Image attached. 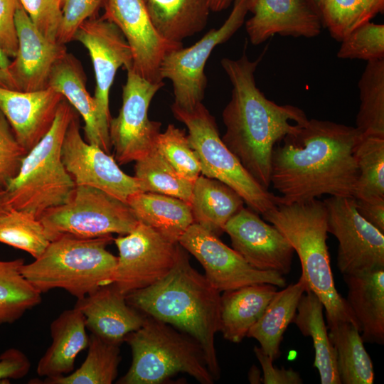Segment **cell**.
<instances>
[{
	"label": "cell",
	"mask_w": 384,
	"mask_h": 384,
	"mask_svg": "<svg viewBox=\"0 0 384 384\" xmlns=\"http://www.w3.org/2000/svg\"><path fill=\"white\" fill-rule=\"evenodd\" d=\"M362 134L355 127L308 119L273 149L270 185L279 204L323 195L354 197L358 169L354 156Z\"/></svg>",
	"instance_id": "1"
},
{
	"label": "cell",
	"mask_w": 384,
	"mask_h": 384,
	"mask_svg": "<svg viewBox=\"0 0 384 384\" xmlns=\"http://www.w3.org/2000/svg\"><path fill=\"white\" fill-rule=\"evenodd\" d=\"M262 58L250 60L244 49L238 59L220 60L232 85L230 100L222 113L225 132L221 139L250 176L268 190L274 146L309 119L299 107L278 105L259 90L255 73Z\"/></svg>",
	"instance_id": "2"
},
{
	"label": "cell",
	"mask_w": 384,
	"mask_h": 384,
	"mask_svg": "<svg viewBox=\"0 0 384 384\" xmlns=\"http://www.w3.org/2000/svg\"><path fill=\"white\" fill-rule=\"evenodd\" d=\"M220 292L191 265L179 244L175 263L160 280L126 295L127 302L143 314L169 324L201 346L213 378L220 375L215 336L220 326Z\"/></svg>",
	"instance_id": "3"
},
{
	"label": "cell",
	"mask_w": 384,
	"mask_h": 384,
	"mask_svg": "<svg viewBox=\"0 0 384 384\" xmlns=\"http://www.w3.org/2000/svg\"><path fill=\"white\" fill-rule=\"evenodd\" d=\"M288 240L297 252L302 276L308 288L321 301L328 324L350 321L359 325L346 299L335 287L327 240V208L317 198L308 201L278 204L262 215Z\"/></svg>",
	"instance_id": "4"
},
{
	"label": "cell",
	"mask_w": 384,
	"mask_h": 384,
	"mask_svg": "<svg viewBox=\"0 0 384 384\" xmlns=\"http://www.w3.org/2000/svg\"><path fill=\"white\" fill-rule=\"evenodd\" d=\"M112 235L82 238L60 236L45 251L20 268L23 276L41 294L60 288L78 299L111 284L117 257L107 250Z\"/></svg>",
	"instance_id": "5"
},
{
	"label": "cell",
	"mask_w": 384,
	"mask_h": 384,
	"mask_svg": "<svg viewBox=\"0 0 384 384\" xmlns=\"http://www.w3.org/2000/svg\"><path fill=\"white\" fill-rule=\"evenodd\" d=\"M75 113L64 99L51 128L26 154L18 174L5 188L11 208L39 218L46 210L68 200L75 183L65 169L61 149L67 128Z\"/></svg>",
	"instance_id": "6"
},
{
	"label": "cell",
	"mask_w": 384,
	"mask_h": 384,
	"mask_svg": "<svg viewBox=\"0 0 384 384\" xmlns=\"http://www.w3.org/2000/svg\"><path fill=\"white\" fill-rule=\"evenodd\" d=\"M132 361L119 384H159L185 373L202 384H212L201 346L174 326L146 316L142 326L125 338Z\"/></svg>",
	"instance_id": "7"
},
{
	"label": "cell",
	"mask_w": 384,
	"mask_h": 384,
	"mask_svg": "<svg viewBox=\"0 0 384 384\" xmlns=\"http://www.w3.org/2000/svg\"><path fill=\"white\" fill-rule=\"evenodd\" d=\"M171 111L188 129V139L199 160L202 175L232 188L258 214L263 215L279 204L278 196L261 186L223 143L215 117L203 102L190 110L171 105Z\"/></svg>",
	"instance_id": "8"
},
{
	"label": "cell",
	"mask_w": 384,
	"mask_h": 384,
	"mask_svg": "<svg viewBox=\"0 0 384 384\" xmlns=\"http://www.w3.org/2000/svg\"><path fill=\"white\" fill-rule=\"evenodd\" d=\"M39 220L50 241L63 235H124L139 223L127 203L88 186H75L65 203L46 210Z\"/></svg>",
	"instance_id": "9"
},
{
	"label": "cell",
	"mask_w": 384,
	"mask_h": 384,
	"mask_svg": "<svg viewBox=\"0 0 384 384\" xmlns=\"http://www.w3.org/2000/svg\"><path fill=\"white\" fill-rule=\"evenodd\" d=\"M233 9L218 28H212L198 41L188 48L169 53L160 66L162 80L169 79L173 85L172 106L190 110L201 103L207 85L206 63L213 49L228 41L243 25L247 0H234Z\"/></svg>",
	"instance_id": "10"
},
{
	"label": "cell",
	"mask_w": 384,
	"mask_h": 384,
	"mask_svg": "<svg viewBox=\"0 0 384 384\" xmlns=\"http://www.w3.org/2000/svg\"><path fill=\"white\" fill-rule=\"evenodd\" d=\"M127 72L121 108L109 124L110 141L118 164L135 161L155 148L161 126V122L149 119L148 112L164 82H151L132 68Z\"/></svg>",
	"instance_id": "11"
},
{
	"label": "cell",
	"mask_w": 384,
	"mask_h": 384,
	"mask_svg": "<svg viewBox=\"0 0 384 384\" xmlns=\"http://www.w3.org/2000/svg\"><path fill=\"white\" fill-rule=\"evenodd\" d=\"M114 242L119 255L111 284L125 295L160 280L175 263L178 243L142 222Z\"/></svg>",
	"instance_id": "12"
},
{
	"label": "cell",
	"mask_w": 384,
	"mask_h": 384,
	"mask_svg": "<svg viewBox=\"0 0 384 384\" xmlns=\"http://www.w3.org/2000/svg\"><path fill=\"white\" fill-rule=\"evenodd\" d=\"M327 231L338 241L337 266L343 275L384 268V233L357 211L354 197L330 196Z\"/></svg>",
	"instance_id": "13"
},
{
	"label": "cell",
	"mask_w": 384,
	"mask_h": 384,
	"mask_svg": "<svg viewBox=\"0 0 384 384\" xmlns=\"http://www.w3.org/2000/svg\"><path fill=\"white\" fill-rule=\"evenodd\" d=\"M73 41L80 42L89 52L96 81L94 98L99 127L102 140L110 151V90L118 69L124 67L128 70L132 67V51L118 27L103 16H95L82 23Z\"/></svg>",
	"instance_id": "14"
},
{
	"label": "cell",
	"mask_w": 384,
	"mask_h": 384,
	"mask_svg": "<svg viewBox=\"0 0 384 384\" xmlns=\"http://www.w3.org/2000/svg\"><path fill=\"white\" fill-rule=\"evenodd\" d=\"M178 244L198 260L206 277L220 292L255 284L287 285L284 275L253 267L218 236L195 223L185 231Z\"/></svg>",
	"instance_id": "15"
},
{
	"label": "cell",
	"mask_w": 384,
	"mask_h": 384,
	"mask_svg": "<svg viewBox=\"0 0 384 384\" xmlns=\"http://www.w3.org/2000/svg\"><path fill=\"white\" fill-rule=\"evenodd\" d=\"M61 156L75 186L96 188L124 203L132 195L143 192L138 180L122 171L112 156L82 139L78 112L65 134Z\"/></svg>",
	"instance_id": "16"
},
{
	"label": "cell",
	"mask_w": 384,
	"mask_h": 384,
	"mask_svg": "<svg viewBox=\"0 0 384 384\" xmlns=\"http://www.w3.org/2000/svg\"><path fill=\"white\" fill-rule=\"evenodd\" d=\"M102 16L120 30L132 55V69L151 82H161L160 66L170 52L183 47L164 38L154 27L144 0H105Z\"/></svg>",
	"instance_id": "17"
},
{
	"label": "cell",
	"mask_w": 384,
	"mask_h": 384,
	"mask_svg": "<svg viewBox=\"0 0 384 384\" xmlns=\"http://www.w3.org/2000/svg\"><path fill=\"white\" fill-rule=\"evenodd\" d=\"M259 215L243 207L228 220L225 233L230 238L233 249L253 267L287 274L294 250L286 237Z\"/></svg>",
	"instance_id": "18"
},
{
	"label": "cell",
	"mask_w": 384,
	"mask_h": 384,
	"mask_svg": "<svg viewBox=\"0 0 384 384\" xmlns=\"http://www.w3.org/2000/svg\"><path fill=\"white\" fill-rule=\"evenodd\" d=\"M18 49L6 72L12 89L33 92L49 87L55 64L67 51L65 44L46 38L35 27L20 4L16 12Z\"/></svg>",
	"instance_id": "19"
},
{
	"label": "cell",
	"mask_w": 384,
	"mask_h": 384,
	"mask_svg": "<svg viewBox=\"0 0 384 384\" xmlns=\"http://www.w3.org/2000/svg\"><path fill=\"white\" fill-rule=\"evenodd\" d=\"M247 10L252 16L245 22V29L255 46L274 35L314 38L323 26L306 0H247Z\"/></svg>",
	"instance_id": "20"
},
{
	"label": "cell",
	"mask_w": 384,
	"mask_h": 384,
	"mask_svg": "<svg viewBox=\"0 0 384 384\" xmlns=\"http://www.w3.org/2000/svg\"><path fill=\"white\" fill-rule=\"evenodd\" d=\"M64 99L61 93L50 87L21 92L0 86V110L27 152L50 130Z\"/></svg>",
	"instance_id": "21"
},
{
	"label": "cell",
	"mask_w": 384,
	"mask_h": 384,
	"mask_svg": "<svg viewBox=\"0 0 384 384\" xmlns=\"http://www.w3.org/2000/svg\"><path fill=\"white\" fill-rule=\"evenodd\" d=\"M74 307L82 314L91 334L118 345L139 329L146 317L131 306L126 295L112 284L77 299Z\"/></svg>",
	"instance_id": "22"
},
{
	"label": "cell",
	"mask_w": 384,
	"mask_h": 384,
	"mask_svg": "<svg viewBox=\"0 0 384 384\" xmlns=\"http://www.w3.org/2000/svg\"><path fill=\"white\" fill-rule=\"evenodd\" d=\"M348 304L364 342L384 343V268L343 275Z\"/></svg>",
	"instance_id": "23"
},
{
	"label": "cell",
	"mask_w": 384,
	"mask_h": 384,
	"mask_svg": "<svg viewBox=\"0 0 384 384\" xmlns=\"http://www.w3.org/2000/svg\"><path fill=\"white\" fill-rule=\"evenodd\" d=\"M52 343L38 361L36 372L46 378L74 370L78 354L86 348L89 336L85 318L77 308L63 311L50 324Z\"/></svg>",
	"instance_id": "24"
},
{
	"label": "cell",
	"mask_w": 384,
	"mask_h": 384,
	"mask_svg": "<svg viewBox=\"0 0 384 384\" xmlns=\"http://www.w3.org/2000/svg\"><path fill=\"white\" fill-rule=\"evenodd\" d=\"M275 285L255 284L223 292L220 297V331L233 343H240L260 319L277 293Z\"/></svg>",
	"instance_id": "25"
},
{
	"label": "cell",
	"mask_w": 384,
	"mask_h": 384,
	"mask_svg": "<svg viewBox=\"0 0 384 384\" xmlns=\"http://www.w3.org/2000/svg\"><path fill=\"white\" fill-rule=\"evenodd\" d=\"M49 87L61 93L84 121L86 141L107 153L100 130L97 105L86 88V76L80 61L70 53L53 66L49 78Z\"/></svg>",
	"instance_id": "26"
},
{
	"label": "cell",
	"mask_w": 384,
	"mask_h": 384,
	"mask_svg": "<svg viewBox=\"0 0 384 384\" xmlns=\"http://www.w3.org/2000/svg\"><path fill=\"white\" fill-rule=\"evenodd\" d=\"M127 203L139 222L174 243H178L185 231L194 223L191 206L175 197L139 192L132 195Z\"/></svg>",
	"instance_id": "27"
},
{
	"label": "cell",
	"mask_w": 384,
	"mask_h": 384,
	"mask_svg": "<svg viewBox=\"0 0 384 384\" xmlns=\"http://www.w3.org/2000/svg\"><path fill=\"white\" fill-rule=\"evenodd\" d=\"M244 203L235 191L220 181L201 174L194 182L191 203L194 223L218 237Z\"/></svg>",
	"instance_id": "28"
},
{
	"label": "cell",
	"mask_w": 384,
	"mask_h": 384,
	"mask_svg": "<svg viewBox=\"0 0 384 384\" xmlns=\"http://www.w3.org/2000/svg\"><path fill=\"white\" fill-rule=\"evenodd\" d=\"M144 1L159 33L174 43L201 32L210 11V0Z\"/></svg>",
	"instance_id": "29"
},
{
	"label": "cell",
	"mask_w": 384,
	"mask_h": 384,
	"mask_svg": "<svg viewBox=\"0 0 384 384\" xmlns=\"http://www.w3.org/2000/svg\"><path fill=\"white\" fill-rule=\"evenodd\" d=\"M304 278L277 291L260 319L249 330L247 336L256 339L262 351L274 361L281 354L283 334L297 313L303 294L308 289Z\"/></svg>",
	"instance_id": "30"
},
{
	"label": "cell",
	"mask_w": 384,
	"mask_h": 384,
	"mask_svg": "<svg viewBox=\"0 0 384 384\" xmlns=\"http://www.w3.org/2000/svg\"><path fill=\"white\" fill-rule=\"evenodd\" d=\"M324 305L309 289L302 296L292 323L304 336H310L315 351L314 366L321 384H341L334 347L324 319Z\"/></svg>",
	"instance_id": "31"
},
{
	"label": "cell",
	"mask_w": 384,
	"mask_h": 384,
	"mask_svg": "<svg viewBox=\"0 0 384 384\" xmlns=\"http://www.w3.org/2000/svg\"><path fill=\"white\" fill-rule=\"evenodd\" d=\"M329 336L336 355L337 369L343 384H372L374 370L359 329L350 321L328 324Z\"/></svg>",
	"instance_id": "32"
},
{
	"label": "cell",
	"mask_w": 384,
	"mask_h": 384,
	"mask_svg": "<svg viewBox=\"0 0 384 384\" xmlns=\"http://www.w3.org/2000/svg\"><path fill=\"white\" fill-rule=\"evenodd\" d=\"M119 346L91 334L88 352L82 365L69 375L46 378L45 384H111L121 361Z\"/></svg>",
	"instance_id": "33"
},
{
	"label": "cell",
	"mask_w": 384,
	"mask_h": 384,
	"mask_svg": "<svg viewBox=\"0 0 384 384\" xmlns=\"http://www.w3.org/2000/svg\"><path fill=\"white\" fill-rule=\"evenodd\" d=\"M23 259L0 260V324H13L41 302L38 292L21 274Z\"/></svg>",
	"instance_id": "34"
},
{
	"label": "cell",
	"mask_w": 384,
	"mask_h": 384,
	"mask_svg": "<svg viewBox=\"0 0 384 384\" xmlns=\"http://www.w3.org/2000/svg\"><path fill=\"white\" fill-rule=\"evenodd\" d=\"M358 86L356 127L364 136L384 138V59L367 62Z\"/></svg>",
	"instance_id": "35"
},
{
	"label": "cell",
	"mask_w": 384,
	"mask_h": 384,
	"mask_svg": "<svg viewBox=\"0 0 384 384\" xmlns=\"http://www.w3.org/2000/svg\"><path fill=\"white\" fill-rule=\"evenodd\" d=\"M134 176L143 192L170 196L191 206L194 183L181 176L156 147L135 161Z\"/></svg>",
	"instance_id": "36"
},
{
	"label": "cell",
	"mask_w": 384,
	"mask_h": 384,
	"mask_svg": "<svg viewBox=\"0 0 384 384\" xmlns=\"http://www.w3.org/2000/svg\"><path fill=\"white\" fill-rule=\"evenodd\" d=\"M354 156L358 177L354 198L376 201L384 200V138L361 135Z\"/></svg>",
	"instance_id": "37"
},
{
	"label": "cell",
	"mask_w": 384,
	"mask_h": 384,
	"mask_svg": "<svg viewBox=\"0 0 384 384\" xmlns=\"http://www.w3.org/2000/svg\"><path fill=\"white\" fill-rule=\"evenodd\" d=\"M0 242L25 251L36 259L50 240L39 218L10 208L0 215Z\"/></svg>",
	"instance_id": "38"
},
{
	"label": "cell",
	"mask_w": 384,
	"mask_h": 384,
	"mask_svg": "<svg viewBox=\"0 0 384 384\" xmlns=\"http://www.w3.org/2000/svg\"><path fill=\"white\" fill-rule=\"evenodd\" d=\"M376 15L369 0H321L319 8L322 26L338 41Z\"/></svg>",
	"instance_id": "39"
},
{
	"label": "cell",
	"mask_w": 384,
	"mask_h": 384,
	"mask_svg": "<svg viewBox=\"0 0 384 384\" xmlns=\"http://www.w3.org/2000/svg\"><path fill=\"white\" fill-rule=\"evenodd\" d=\"M156 147L183 178L194 183L201 175L199 160L184 130L169 124L159 135Z\"/></svg>",
	"instance_id": "40"
},
{
	"label": "cell",
	"mask_w": 384,
	"mask_h": 384,
	"mask_svg": "<svg viewBox=\"0 0 384 384\" xmlns=\"http://www.w3.org/2000/svg\"><path fill=\"white\" fill-rule=\"evenodd\" d=\"M336 56L367 62L384 59V25L367 21L341 40Z\"/></svg>",
	"instance_id": "41"
},
{
	"label": "cell",
	"mask_w": 384,
	"mask_h": 384,
	"mask_svg": "<svg viewBox=\"0 0 384 384\" xmlns=\"http://www.w3.org/2000/svg\"><path fill=\"white\" fill-rule=\"evenodd\" d=\"M35 27L48 40L58 42L63 18L62 0H19Z\"/></svg>",
	"instance_id": "42"
},
{
	"label": "cell",
	"mask_w": 384,
	"mask_h": 384,
	"mask_svg": "<svg viewBox=\"0 0 384 384\" xmlns=\"http://www.w3.org/2000/svg\"><path fill=\"white\" fill-rule=\"evenodd\" d=\"M27 153L0 110V188H5L16 176Z\"/></svg>",
	"instance_id": "43"
},
{
	"label": "cell",
	"mask_w": 384,
	"mask_h": 384,
	"mask_svg": "<svg viewBox=\"0 0 384 384\" xmlns=\"http://www.w3.org/2000/svg\"><path fill=\"white\" fill-rule=\"evenodd\" d=\"M105 0H65L63 6V18L58 42L66 44L73 41V36L82 23L95 17Z\"/></svg>",
	"instance_id": "44"
},
{
	"label": "cell",
	"mask_w": 384,
	"mask_h": 384,
	"mask_svg": "<svg viewBox=\"0 0 384 384\" xmlns=\"http://www.w3.org/2000/svg\"><path fill=\"white\" fill-rule=\"evenodd\" d=\"M19 0H0V48L8 58H14L18 49L15 16Z\"/></svg>",
	"instance_id": "45"
},
{
	"label": "cell",
	"mask_w": 384,
	"mask_h": 384,
	"mask_svg": "<svg viewBox=\"0 0 384 384\" xmlns=\"http://www.w3.org/2000/svg\"><path fill=\"white\" fill-rule=\"evenodd\" d=\"M254 353L259 361L263 372L262 383L265 384H302V379L298 372L292 368H277L274 360L260 347L255 346Z\"/></svg>",
	"instance_id": "46"
},
{
	"label": "cell",
	"mask_w": 384,
	"mask_h": 384,
	"mask_svg": "<svg viewBox=\"0 0 384 384\" xmlns=\"http://www.w3.org/2000/svg\"><path fill=\"white\" fill-rule=\"evenodd\" d=\"M30 368V361L24 353L16 348H8L0 355V383L22 378Z\"/></svg>",
	"instance_id": "47"
},
{
	"label": "cell",
	"mask_w": 384,
	"mask_h": 384,
	"mask_svg": "<svg viewBox=\"0 0 384 384\" xmlns=\"http://www.w3.org/2000/svg\"><path fill=\"white\" fill-rule=\"evenodd\" d=\"M355 201L358 213L366 220L384 233V200L368 201L355 198Z\"/></svg>",
	"instance_id": "48"
},
{
	"label": "cell",
	"mask_w": 384,
	"mask_h": 384,
	"mask_svg": "<svg viewBox=\"0 0 384 384\" xmlns=\"http://www.w3.org/2000/svg\"><path fill=\"white\" fill-rule=\"evenodd\" d=\"M234 0H210V11L219 12L228 9Z\"/></svg>",
	"instance_id": "49"
},
{
	"label": "cell",
	"mask_w": 384,
	"mask_h": 384,
	"mask_svg": "<svg viewBox=\"0 0 384 384\" xmlns=\"http://www.w3.org/2000/svg\"><path fill=\"white\" fill-rule=\"evenodd\" d=\"M10 208L11 207L8 202L6 190L4 188H0V215Z\"/></svg>",
	"instance_id": "50"
},
{
	"label": "cell",
	"mask_w": 384,
	"mask_h": 384,
	"mask_svg": "<svg viewBox=\"0 0 384 384\" xmlns=\"http://www.w3.org/2000/svg\"><path fill=\"white\" fill-rule=\"evenodd\" d=\"M0 86L12 89V85L6 72L1 68H0Z\"/></svg>",
	"instance_id": "51"
},
{
	"label": "cell",
	"mask_w": 384,
	"mask_h": 384,
	"mask_svg": "<svg viewBox=\"0 0 384 384\" xmlns=\"http://www.w3.org/2000/svg\"><path fill=\"white\" fill-rule=\"evenodd\" d=\"M376 14L383 13L384 0H369Z\"/></svg>",
	"instance_id": "52"
},
{
	"label": "cell",
	"mask_w": 384,
	"mask_h": 384,
	"mask_svg": "<svg viewBox=\"0 0 384 384\" xmlns=\"http://www.w3.org/2000/svg\"><path fill=\"white\" fill-rule=\"evenodd\" d=\"M10 63L11 60H9V58H8L0 48V68L6 71Z\"/></svg>",
	"instance_id": "53"
},
{
	"label": "cell",
	"mask_w": 384,
	"mask_h": 384,
	"mask_svg": "<svg viewBox=\"0 0 384 384\" xmlns=\"http://www.w3.org/2000/svg\"><path fill=\"white\" fill-rule=\"evenodd\" d=\"M306 1L312 7V9L319 15V8H320L321 0H306Z\"/></svg>",
	"instance_id": "54"
},
{
	"label": "cell",
	"mask_w": 384,
	"mask_h": 384,
	"mask_svg": "<svg viewBox=\"0 0 384 384\" xmlns=\"http://www.w3.org/2000/svg\"><path fill=\"white\" fill-rule=\"evenodd\" d=\"M65 1V0H62V5H63V6Z\"/></svg>",
	"instance_id": "55"
}]
</instances>
